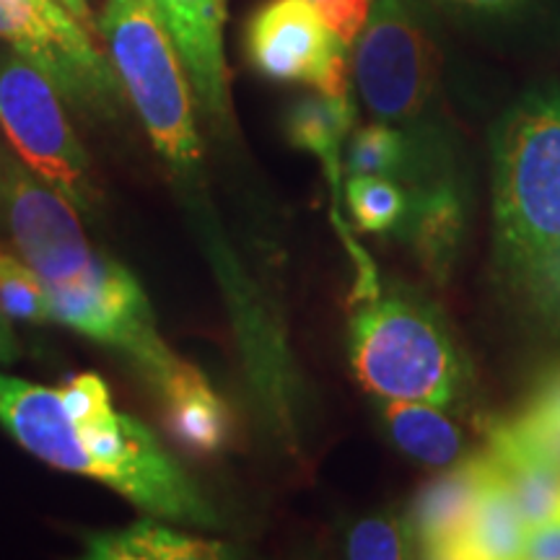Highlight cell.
I'll list each match as a JSON object with an SVG mask.
<instances>
[{"label":"cell","mask_w":560,"mask_h":560,"mask_svg":"<svg viewBox=\"0 0 560 560\" xmlns=\"http://www.w3.org/2000/svg\"><path fill=\"white\" fill-rule=\"evenodd\" d=\"M50 306L52 322L128 355L153 389L179 363L161 340L138 280L109 257L81 283L50 289Z\"/></svg>","instance_id":"cell-8"},{"label":"cell","mask_w":560,"mask_h":560,"mask_svg":"<svg viewBox=\"0 0 560 560\" xmlns=\"http://www.w3.org/2000/svg\"><path fill=\"white\" fill-rule=\"evenodd\" d=\"M322 21L346 47H353L366 26L374 0H312Z\"/></svg>","instance_id":"cell-25"},{"label":"cell","mask_w":560,"mask_h":560,"mask_svg":"<svg viewBox=\"0 0 560 560\" xmlns=\"http://www.w3.org/2000/svg\"><path fill=\"white\" fill-rule=\"evenodd\" d=\"M346 198L355 223L371 234L395 229L410 208L402 187L387 177H348Z\"/></svg>","instance_id":"cell-21"},{"label":"cell","mask_w":560,"mask_h":560,"mask_svg":"<svg viewBox=\"0 0 560 560\" xmlns=\"http://www.w3.org/2000/svg\"><path fill=\"white\" fill-rule=\"evenodd\" d=\"M0 42L32 60L75 107L112 117L122 89L100 39L55 0H0Z\"/></svg>","instance_id":"cell-6"},{"label":"cell","mask_w":560,"mask_h":560,"mask_svg":"<svg viewBox=\"0 0 560 560\" xmlns=\"http://www.w3.org/2000/svg\"><path fill=\"white\" fill-rule=\"evenodd\" d=\"M387 429L405 454L431 467H446L462 454V436L452 420L441 416L436 405L412 400H387Z\"/></svg>","instance_id":"cell-17"},{"label":"cell","mask_w":560,"mask_h":560,"mask_svg":"<svg viewBox=\"0 0 560 560\" xmlns=\"http://www.w3.org/2000/svg\"><path fill=\"white\" fill-rule=\"evenodd\" d=\"M0 312L11 319L52 322L50 289L24 260L0 252Z\"/></svg>","instance_id":"cell-22"},{"label":"cell","mask_w":560,"mask_h":560,"mask_svg":"<svg viewBox=\"0 0 560 560\" xmlns=\"http://www.w3.org/2000/svg\"><path fill=\"white\" fill-rule=\"evenodd\" d=\"M0 423L37 459L100 480L153 516L195 527L219 522L156 436L115 408L102 376L79 374L47 389L0 371Z\"/></svg>","instance_id":"cell-1"},{"label":"cell","mask_w":560,"mask_h":560,"mask_svg":"<svg viewBox=\"0 0 560 560\" xmlns=\"http://www.w3.org/2000/svg\"><path fill=\"white\" fill-rule=\"evenodd\" d=\"M151 9L177 47L198 107L210 122L226 125L231 117L229 70L223 55L226 0H149Z\"/></svg>","instance_id":"cell-11"},{"label":"cell","mask_w":560,"mask_h":560,"mask_svg":"<svg viewBox=\"0 0 560 560\" xmlns=\"http://www.w3.org/2000/svg\"><path fill=\"white\" fill-rule=\"evenodd\" d=\"M410 529L395 520H363L350 529L348 556L359 560H395L410 556Z\"/></svg>","instance_id":"cell-23"},{"label":"cell","mask_w":560,"mask_h":560,"mask_svg":"<svg viewBox=\"0 0 560 560\" xmlns=\"http://www.w3.org/2000/svg\"><path fill=\"white\" fill-rule=\"evenodd\" d=\"M55 3L62 5V9H66L75 21H79L83 30H89L91 34H94L96 39L102 37L100 26H96V21H94V13H91L89 0H55Z\"/></svg>","instance_id":"cell-29"},{"label":"cell","mask_w":560,"mask_h":560,"mask_svg":"<svg viewBox=\"0 0 560 560\" xmlns=\"http://www.w3.org/2000/svg\"><path fill=\"white\" fill-rule=\"evenodd\" d=\"M495 240L503 268L560 296V89L524 94L493 138Z\"/></svg>","instance_id":"cell-2"},{"label":"cell","mask_w":560,"mask_h":560,"mask_svg":"<svg viewBox=\"0 0 560 560\" xmlns=\"http://www.w3.org/2000/svg\"><path fill=\"white\" fill-rule=\"evenodd\" d=\"M0 206L24 262L47 289L86 280L104 255L91 249L70 202L0 149Z\"/></svg>","instance_id":"cell-9"},{"label":"cell","mask_w":560,"mask_h":560,"mask_svg":"<svg viewBox=\"0 0 560 560\" xmlns=\"http://www.w3.org/2000/svg\"><path fill=\"white\" fill-rule=\"evenodd\" d=\"M490 472L488 454L462 462L418 493L410 509V537L425 558H454L475 501Z\"/></svg>","instance_id":"cell-12"},{"label":"cell","mask_w":560,"mask_h":560,"mask_svg":"<svg viewBox=\"0 0 560 560\" xmlns=\"http://www.w3.org/2000/svg\"><path fill=\"white\" fill-rule=\"evenodd\" d=\"M0 130L32 174L73 208L94 210L96 185L86 151L62 109L60 89L13 47H0Z\"/></svg>","instance_id":"cell-5"},{"label":"cell","mask_w":560,"mask_h":560,"mask_svg":"<svg viewBox=\"0 0 560 560\" xmlns=\"http://www.w3.org/2000/svg\"><path fill=\"white\" fill-rule=\"evenodd\" d=\"M86 548L91 558L102 560H195L223 556V545L198 540L151 520L136 522L128 529L89 535Z\"/></svg>","instance_id":"cell-16"},{"label":"cell","mask_w":560,"mask_h":560,"mask_svg":"<svg viewBox=\"0 0 560 560\" xmlns=\"http://www.w3.org/2000/svg\"><path fill=\"white\" fill-rule=\"evenodd\" d=\"M100 32L153 149L182 177L195 174L202 145L192 83L156 11L149 0H104Z\"/></svg>","instance_id":"cell-3"},{"label":"cell","mask_w":560,"mask_h":560,"mask_svg":"<svg viewBox=\"0 0 560 560\" xmlns=\"http://www.w3.org/2000/svg\"><path fill=\"white\" fill-rule=\"evenodd\" d=\"M355 86L384 122H412L436 89V47L408 0H374L355 39Z\"/></svg>","instance_id":"cell-7"},{"label":"cell","mask_w":560,"mask_h":560,"mask_svg":"<svg viewBox=\"0 0 560 560\" xmlns=\"http://www.w3.org/2000/svg\"><path fill=\"white\" fill-rule=\"evenodd\" d=\"M490 459V457H488ZM527 527L516 514L506 486H503L493 459L490 472L475 501L472 516L467 522L465 535L459 537L454 558L457 560H509L522 558V545Z\"/></svg>","instance_id":"cell-15"},{"label":"cell","mask_w":560,"mask_h":560,"mask_svg":"<svg viewBox=\"0 0 560 560\" xmlns=\"http://www.w3.org/2000/svg\"><path fill=\"white\" fill-rule=\"evenodd\" d=\"M353 104L348 96H327L312 94L299 100L289 109V140L301 151H312L327 164L330 179L335 182L340 174V143L353 128Z\"/></svg>","instance_id":"cell-19"},{"label":"cell","mask_w":560,"mask_h":560,"mask_svg":"<svg viewBox=\"0 0 560 560\" xmlns=\"http://www.w3.org/2000/svg\"><path fill=\"white\" fill-rule=\"evenodd\" d=\"M488 457L493 459L524 527L560 520V470L516 446L499 425L490 431Z\"/></svg>","instance_id":"cell-14"},{"label":"cell","mask_w":560,"mask_h":560,"mask_svg":"<svg viewBox=\"0 0 560 560\" xmlns=\"http://www.w3.org/2000/svg\"><path fill=\"white\" fill-rule=\"evenodd\" d=\"M350 361L363 387L384 400L446 408L462 387L457 348L436 314L416 301H371L355 314Z\"/></svg>","instance_id":"cell-4"},{"label":"cell","mask_w":560,"mask_h":560,"mask_svg":"<svg viewBox=\"0 0 560 560\" xmlns=\"http://www.w3.org/2000/svg\"><path fill=\"white\" fill-rule=\"evenodd\" d=\"M346 50L312 0H268L247 24L252 66L272 81L317 86L335 55Z\"/></svg>","instance_id":"cell-10"},{"label":"cell","mask_w":560,"mask_h":560,"mask_svg":"<svg viewBox=\"0 0 560 560\" xmlns=\"http://www.w3.org/2000/svg\"><path fill=\"white\" fill-rule=\"evenodd\" d=\"M450 3L465 11L482 13V16H503V13L520 11L529 0H450Z\"/></svg>","instance_id":"cell-28"},{"label":"cell","mask_w":560,"mask_h":560,"mask_svg":"<svg viewBox=\"0 0 560 560\" xmlns=\"http://www.w3.org/2000/svg\"><path fill=\"white\" fill-rule=\"evenodd\" d=\"M410 219L418 257L433 276L444 278L462 236V202L450 182L418 190Z\"/></svg>","instance_id":"cell-18"},{"label":"cell","mask_w":560,"mask_h":560,"mask_svg":"<svg viewBox=\"0 0 560 560\" xmlns=\"http://www.w3.org/2000/svg\"><path fill=\"white\" fill-rule=\"evenodd\" d=\"M527 410L535 412V416L560 420V371H552L548 380L537 387Z\"/></svg>","instance_id":"cell-27"},{"label":"cell","mask_w":560,"mask_h":560,"mask_svg":"<svg viewBox=\"0 0 560 560\" xmlns=\"http://www.w3.org/2000/svg\"><path fill=\"white\" fill-rule=\"evenodd\" d=\"M499 429L532 457L548 462L560 470V420L524 410L520 418L511 420V423H501Z\"/></svg>","instance_id":"cell-24"},{"label":"cell","mask_w":560,"mask_h":560,"mask_svg":"<svg viewBox=\"0 0 560 560\" xmlns=\"http://www.w3.org/2000/svg\"><path fill=\"white\" fill-rule=\"evenodd\" d=\"M412 145L400 130L389 125H369L350 140L346 172L348 177L405 179Z\"/></svg>","instance_id":"cell-20"},{"label":"cell","mask_w":560,"mask_h":560,"mask_svg":"<svg viewBox=\"0 0 560 560\" xmlns=\"http://www.w3.org/2000/svg\"><path fill=\"white\" fill-rule=\"evenodd\" d=\"M164 405L166 423L174 439L195 454H213L226 444L229 412L206 374L190 363L179 361L156 387Z\"/></svg>","instance_id":"cell-13"},{"label":"cell","mask_w":560,"mask_h":560,"mask_svg":"<svg viewBox=\"0 0 560 560\" xmlns=\"http://www.w3.org/2000/svg\"><path fill=\"white\" fill-rule=\"evenodd\" d=\"M522 558L560 560V520L529 527L524 535Z\"/></svg>","instance_id":"cell-26"}]
</instances>
